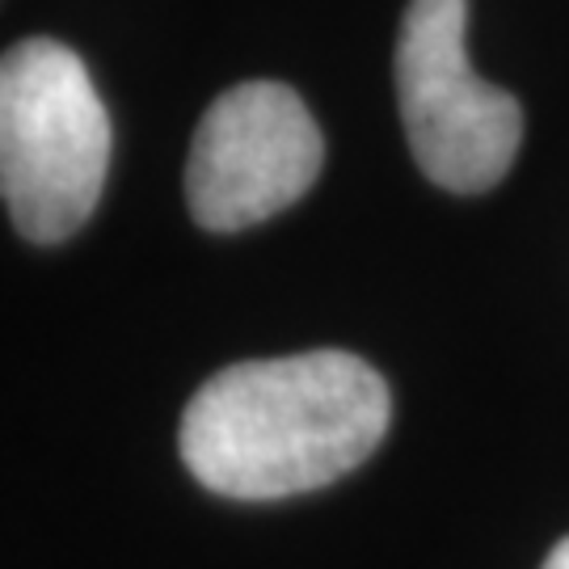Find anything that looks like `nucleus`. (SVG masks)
Wrapping results in <instances>:
<instances>
[{"mask_svg":"<svg viewBox=\"0 0 569 569\" xmlns=\"http://www.w3.org/2000/svg\"><path fill=\"white\" fill-rule=\"evenodd\" d=\"M392 418L385 376L350 350H305L216 371L182 413L190 477L237 502L308 493L363 465Z\"/></svg>","mask_w":569,"mask_h":569,"instance_id":"obj_1","label":"nucleus"},{"mask_svg":"<svg viewBox=\"0 0 569 569\" xmlns=\"http://www.w3.org/2000/svg\"><path fill=\"white\" fill-rule=\"evenodd\" d=\"M545 569H569V536L557 545V549L549 552V561H545Z\"/></svg>","mask_w":569,"mask_h":569,"instance_id":"obj_5","label":"nucleus"},{"mask_svg":"<svg viewBox=\"0 0 569 569\" xmlns=\"http://www.w3.org/2000/svg\"><path fill=\"white\" fill-rule=\"evenodd\" d=\"M110 114L84 60L26 39L0 60V190L26 241H68L93 216L110 173Z\"/></svg>","mask_w":569,"mask_h":569,"instance_id":"obj_2","label":"nucleus"},{"mask_svg":"<svg viewBox=\"0 0 569 569\" xmlns=\"http://www.w3.org/2000/svg\"><path fill=\"white\" fill-rule=\"evenodd\" d=\"M326 164L321 127L279 81H241L207 106L186 161V203L207 232H241L305 199Z\"/></svg>","mask_w":569,"mask_h":569,"instance_id":"obj_4","label":"nucleus"},{"mask_svg":"<svg viewBox=\"0 0 569 569\" xmlns=\"http://www.w3.org/2000/svg\"><path fill=\"white\" fill-rule=\"evenodd\" d=\"M465 26L468 0H409L392 72L418 169L443 190L481 194L519 152L523 106L472 72Z\"/></svg>","mask_w":569,"mask_h":569,"instance_id":"obj_3","label":"nucleus"}]
</instances>
